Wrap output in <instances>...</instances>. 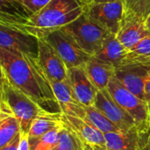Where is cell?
Returning a JSON list of instances; mask_svg holds the SVG:
<instances>
[{"mask_svg": "<svg viewBox=\"0 0 150 150\" xmlns=\"http://www.w3.org/2000/svg\"><path fill=\"white\" fill-rule=\"evenodd\" d=\"M0 67L9 82L40 107L47 112L48 107H59L50 83L36 58L0 47Z\"/></svg>", "mask_w": 150, "mask_h": 150, "instance_id": "cell-1", "label": "cell"}, {"mask_svg": "<svg viewBox=\"0 0 150 150\" xmlns=\"http://www.w3.org/2000/svg\"><path fill=\"white\" fill-rule=\"evenodd\" d=\"M83 12L84 6L77 0H51L25 23L7 26L33 35L37 39H46L51 33L70 24Z\"/></svg>", "mask_w": 150, "mask_h": 150, "instance_id": "cell-2", "label": "cell"}, {"mask_svg": "<svg viewBox=\"0 0 150 150\" xmlns=\"http://www.w3.org/2000/svg\"><path fill=\"white\" fill-rule=\"evenodd\" d=\"M1 99L8 104L14 117L18 120L21 134L28 135L33 120L46 111L26 94L14 87L2 73Z\"/></svg>", "mask_w": 150, "mask_h": 150, "instance_id": "cell-3", "label": "cell"}, {"mask_svg": "<svg viewBox=\"0 0 150 150\" xmlns=\"http://www.w3.org/2000/svg\"><path fill=\"white\" fill-rule=\"evenodd\" d=\"M62 29L70 35L84 52L91 56L100 50L104 41L111 34L92 21L84 12Z\"/></svg>", "mask_w": 150, "mask_h": 150, "instance_id": "cell-4", "label": "cell"}, {"mask_svg": "<svg viewBox=\"0 0 150 150\" xmlns=\"http://www.w3.org/2000/svg\"><path fill=\"white\" fill-rule=\"evenodd\" d=\"M107 90L117 104L134 120L141 133L144 135L149 134L150 116L146 102L129 91L115 76L110 81Z\"/></svg>", "mask_w": 150, "mask_h": 150, "instance_id": "cell-5", "label": "cell"}, {"mask_svg": "<svg viewBox=\"0 0 150 150\" xmlns=\"http://www.w3.org/2000/svg\"><path fill=\"white\" fill-rule=\"evenodd\" d=\"M45 40L54 48L68 69L85 66L91 57L62 29L51 33Z\"/></svg>", "mask_w": 150, "mask_h": 150, "instance_id": "cell-6", "label": "cell"}, {"mask_svg": "<svg viewBox=\"0 0 150 150\" xmlns=\"http://www.w3.org/2000/svg\"><path fill=\"white\" fill-rule=\"evenodd\" d=\"M124 12L125 6L122 0L92 4L84 7V13L92 21L112 34L118 33Z\"/></svg>", "mask_w": 150, "mask_h": 150, "instance_id": "cell-7", "label": "cell"}, {"mask_svg": "<svg viewBox=\"0 0 150 150\" xmlns=\"http://www.w3.org/2000/svg\"><path fill=\"white\" fill-rule=\"evenodd\" d=\"M0 47L16 54H23L37 59L39 40L33 35L1 25Z\"/></svg>", "mask_w": 150, "mask_h": 150, "instance_id": "cell-8", "label": "cell"}, {"mask_svg": "<svg viewBox=\"0 0 150 150\" xmlns=\"http://www.w3.org/2000/svg\"><path fill=\"white\" fill-rule=\"evenodd\" d=\"M39 54L37 61L48 80L65 82L69 80L68 68L54 48L45 40L38 39Z\"/></svg>", "mask_w": 150, "mask_h": 150, "instance_id": "cell-9", "label": "cell"}, {"mask_svg": "<svg viewBox=\"0 0 150 150\" xmlns=\"http://www.w3.org/2000/svg\"><path fill=\"white\" fill-rule=\"evenodd\" d=\"M61 118L64 125L77 135L84 146H88L93 150H106L105 134L93 125L82 119L62 112Z\"/></svg>", "mask_w": 150, "mask_h": 150, "instance_id": "cell-10", "label": "cell"}, {"mask_svg": "<svg viewBox=\"0 0 150 150\" xmlns=\"http://www.w3.org/2000/svg\"><path fill=\"white\" fill-rule=\"evenodd\" d=\"M94 106L121 130L137 127L134 120L117 104L107 89L98 91Z\"/></svg>", "mask_w": 150, "mask_h": 150, "instance_id": "cell-11", "label": "cell"}, {"mask_svg": "<svg viewBox=\"0 0 150 150\" xmlns=\"http://www.w3.org/2000/svg\"><path fill=\"white\" fill-rule=\"evenodd\" d=\"M150 67L142 65H122L115 69V77L133 94L144 100L145 84Z\"/></svg>", "mask_w": 150, "mask_h": 150, "instance_id": "cell-12", "label": "cell"}, {"mask_svg": "<svg viewBox=\"0 0 150 150\" xmlns=\"http://www.w3.org/2000/svg\"><path fill=\"white\" fill-rule=\"evenodd\" d=\"M52 87L54 97L57 100L61 112L87 120L84 105L80 104L76 98L69 81L57 82L48 80Z\"/></svg>", "mask_w": 150, "mask_h": 150, "instance_id": "cell-13", "label": "cell"}, {"mask_svg": "<svg viewBox=\"0 0 150 150\" xmlns=\"http://www.w3.org/2000/svg\"><path fill=\"white\" fill-rule=\"evenodd\" d=\"M68 77L77 101L84 106L94 105L98 91L87 76L84 66L69 69Z\"/></svg>", "mask_w": 150, "mask_h": 150, "instance_id": "cell-14", "label": "cell"}, {"mask_svg": "<svg viewBox=\"0 0 150 150\" xmlns=\"http://www.w3.org/2000/svg\"><path fill=\"white\" fill-rule=\"evenodd\" d=\"M143 135L137 127L105 134L106 150H142L147 142Z\"/></svg>", "mask_w": 150, "mask_h": 150, "instance_id": "cell-15", "label": "cell"}, {"mask_svg": "<svg viewBox=\"0 0 150 150\" xmlns=\"http://www.w3.org/2000/svg\"><path fill=\"white\" fill-rule=\"evenodd\" d=\"M150 33L146 28L145 22L133 18H124L120 28L116 34L119 40L128 49L133 48L142 40L149 36Z\"/></svg>", "mask_w": 150, "mask_h": 150, "instance_id": "cell-16", "label": "cell"}, {"mask_svg": "<svg viewBox=\"0 0 150 150\" xmlns=\"http://www.w3.org/2000/svg\"><path fill=\"white\" fill-rule=\"evenodd\" d=\"M84 69L90 80L98 91L107 89L110 81L115 75V67L98 59L95 56L91 57L85 64Z\"/></svg>", "mask_w": 150, "mask_h": 150, "instance_id": "cell-17", "label": "cell"}, {"mask_svg": "<svg viewBox=\"0 0 150 150\" xmlns=\"http://www.w3.org/2000/svg\"><path fill=\"white\" fill-rule=\"evenodd\" d=\"M128 49L119 40L116 34L111 33L104 41L100 50L93 56L118 68L121 66Z\"/></svg>", "mask_w": 150, "mask_h": 150, "instance_id": "cell-18", "label": "cell"}, {"mask_svg": "<svg viewBox=\"0 0 150 150\" xmlns=\"http://www.w3.org/2000/svg\"><path fill=\"white\" fill-rule=\"evenodd\" d=\"M62 112H51L44 111L33 122L28 136L29 139L40 138L54 129L62 127L64 123L62 120Z\"/></svg>", "mask_w": 150, "mask_h": 150, "instance_id": "cell-19", "label": "cell"}, {"mask_svg": "<svg viewBox=\"0 0 150 150\" xmlns=\"http://www.w3.org/2000/svg\"><path fill=\"white\" fill-rule=\"evenodd\" d=\"M1 25H13L23 24L30 15L25 8L16 0H0Z\"/></svg>", "mask_w": 150, "mask_h": 150, "instance_id": "cell-20", "label": "cell"}, {"mask_svg": "<svg viewBox=\"0 0 150 150\" xmlns=\"http://www.w3.org/2000/svg\"><path fill=\"white\" fill-rule=\"evenodd\" d=\"M129 64L150 67V35L128 51L121 66Z\"/></svg>", "mask_w": 150, "mask_h": 150, "instance_id": "cell-21", "label": "cell"}, {"mask_svg": "<svg viewBox=\"0 0 150 150\" xmlns=\"http://www.w3.org/2000/svg\"><path fill=\"white\" fill-rule=\"evenodd\" d=\"M84 109L86 112V118H87L86 121L93 125L96 128H98L104 134L121 131L120 127H118L109 119H107L94 105L84 106Z\"/></svg>", "mask_w": 150, "mask_h": 150, "instance_id": "cell-22", "label": "cell"}, {"mask_svg": "<svg viewBox=\"0 0 150 150\" xmlns=\"http://www.w3.org/2000/svg\"><path fill=\"white\" fill-rule=\"evenodd\" d=\"M20 133V125L14 116L0 119V149L9 144Z\"/></svg>", "mask_w": 150, "mask_h": 150, "instance_id": "cell-23", "label": "cell"}, {"mask_svg": "<svg viewBox=\"0 0 150 150\" xmlns=\"http://www.w3.org/2000/svg\"><path fill=\"white\" fill-rule=\"evenodd\" d=\"M65 125L62 127H58L56 129L52 130L47 134L37 138V139H29L31 150H54L56 147L61 132L63 129Z\"/></svg>", "mask_w": 150, "mask_h": 150, "instance_id": "cell-24", "label": "cell"}, {"mask_svg": "<svg viewBox=\"0 0 150 150\" xmlns=\"http://www.w3.org/2000/svg\"><path fill=\"white\" fill-rule=\"evenodd\" d=\"M54 150H84V144L72 130L65 126Z\"/></svg>", "mask_w": 150, "mask_h": 150, "instance_id": "cell-25", "label": "cell"}, {"mask_svg": "<svg viewBox=\"0 0 150 150\" xmlns=\"http://www.w3.org/2000/svg\"><path fill=\"white\" fill-rule=\"evenodd\" d=\"M150 15V0H133L129 11L124 13V18H133L144 21Z\"/></svg>", "mask_w": 150, "mask_h": 150, "instance_id": "cell-26", "label": "cell"}, {"mask_svg": "<svg viewBox=\"0 0 150 150\" xmlns=\"http://www.w3.org/2000/svg\"><path fill=\"white\" fill-rule=\"evenodd\" d=\"M18 1L28 12L30 16L35 14L41 10L51 0H16Z\"/></svg>", "mask_w": 150, "mask_h": 150, "instance_id": "cell-27", "label": "cell"}, {"mask_svg": "<svg viewBox=\"0 0 150 150\" xmlns=\"http://www.w3.org/2000/svg\"><path fill=\"white\" fill-rule=\"evenodd\" d=\"M18 150H31L29 136L20 134V140L18 144Z\"/></svg>", "mask_w": 150, "mask_h": 150, "instance_id": "cell-28", "label": "cell"}, {"mask_svg": "<svg viewBox=\"0 0 150 150\" xmlns=\"http://www.w3.org/2000/svg\"><path fill=\"white\" fill-rule=\"evenodd\" d=\"M144 101L147 104L148 109H149V112L150 116V74L146 84H145V90H144Z\"/></svg>", "mask_w": 150, "mask_h": 150, "instance_id": "cell-29", "label": "cell"}, {"mask_svg": "<svg viewBox=\"0 0 150 150\" xmlns=\"http://www.w3.org/2000/svg\"><path fill=\"white\" fill-rule=\"evenodd\" d=\"M132 2L133 0H123V4H124V6H125V12H127L131 7V4H132Z\"/></svg>", "mask_w": 150, "mask_h": 150, "instance_id": "cell-30", "label": "cell"}, {"mask_svg": "<svg viewBox=\"0 0 150 150\" xmlns=\"http://www.w3.org/2000/svg\"><path fill=\"white\" fill-rule=\"evenodd\" d=\"M83 6L86 7L93 4V0H77Z\"/></svg>", "mask_w": 150, "mask_h": 150, "instance_id": "cell-31", "label": "cell"}, {"mask_svg": "<svg viewBox=\"0 0 150 150\" xmlns=\"http://www.w3.org/2000/svg\"><path fill=\"white\" fill-rule=\"evenodd\" d=\"M145 25H146V28L149 30V32L150 33V15L148 17V18L145 20Z\"/></svg>", "mask_w": 150, "mask_h": 150, "instance_id": "cell-32", "label": "cell"}, {"mask_svg": "<svg viewBox=\"0 0 150 150\" xmlns=\"http://www.w3.org/2000/svg\"><path fill=\"white\" fill-rule=\"evenodd\" d=\"M116 0H93V4H98V3H106V2H112ZM123 1V0H122Z\"/></svg>", "mask_w": 150, "mask_h": 150, "instance_id": "cell-33", "label": "cell"}, {"mask_svg": "<svg viewBox=\"0 0 150 150\" xmlns=\"http://www.w3.org/2000/svg\"><path fill=\"white\" fill-rule=\"evenodd\" d=\"M142 150H150V144L148 142V140H147V142L145 143V145L143 146Z\"/></svg>", "mask_w": 150, "mask_h": 150, "instance_id": "cell-34", "label": "cell"}, {"mask_svg": "<svg viewBox=\"0 0 150 150\" xmlns=\"http://www.w3.org/2000/svg\"><path fill=\"white\" fill-rule=\"evenodd\" d=\"M84 150H93L91 148L88 147V146H84Z\"/></svg>", "mask_w": 150, "mask_h": 150, "instance_id": "cell-35", "label": "cell"}, {"mask_svg": "<svg viewBox=\"0 0 150 150\" xmlns=\"http://www.w3.org/2000/svg\"><path fill=\"white\" fill-rule=\"evenodd\" d=\"M147 140H148V142L150 144V132H149V134H148V139H147Z\"/></svg>", "mask_w": 150, "mask_h": 150, "instance_id": "cell-36", "label": "cell"}]
</instances>
